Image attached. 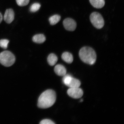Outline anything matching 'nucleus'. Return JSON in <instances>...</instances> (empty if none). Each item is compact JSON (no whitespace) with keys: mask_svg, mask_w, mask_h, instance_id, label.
<instances>
[{"mask_svg":"<svg viewBox=\"0 0 124 124\" xmlns=\"http://www.w3.org/2000/svg\"><path fill=\"white\" fill-rule=\"evenodd\" d=\"M61 19V17L58 15H55L50 17L49 21L50 24L52 25H54L60 21Z\"/></svg>","mask_w":124,"mask_h":124,"instance_id":"nucleus-14","label":"nucleus"},{"mask_svg":"<svg viewBox=\"0 0 124 124\" xmlns=\"http://www.w3.org/2000/svg\"><path fill=\"white\" fill-rule=\"evenodd\" d=\"M15 13L12 9H7L5 13L4 19L6 23L8 24L11 23L14 19Z\"/></svg>","mask_w":124,"mask_h":124,"instance_id":"nucleus-8","label":"nucleus"},{"mask_svg":"<svg viewBox=\"0 0 124 124\" xmlns=\"http://www.w3.org/2000/svg\"><path fill=\"white\" fill-rule=\"evenodd\" d=\"M40 124H54L55 123L52 120L49 119H45L40 122Z\"/></svg>","mask_w":124,"mask_h":124,"instance_id":"nucleus-18","label":"nucleus"},{"mask_svg":"<svg viewBox=\"0 0 124 124\" xmlns=\"http://www.w3.org/2000/svg\"><path fill=\"white\" fill-rule=\"evenodd\" d=\"M89 1L93 7L98 9L102 8L105 4L104 0H89Z\"/></svg>","mask_w":124,"mask_h":124,"instance_id":"nucleus-10","label":"nucleus"},{"mask_svg":"<svg viewBox=\"0 0 124 124\" xmlns=\"http://www.w3.org/2000/svg\"><path fill=\"white\" fill-rule=\"evenodd\" d=\"M3 17L1 13H0V23H1L2 21Z\"/></svg>","mask_w":124,"mask_h":124,"instance_id":"nucleus-19","label":"nucleus"},{"mask_svg":"<svg viewBox=\"0 0 124 124\" xmlns=\"http://www.w3.org/2000/svg\"><path fill=\"white\" fill-rule=\"evenodd\" d=\"M9 41L7 39H1L0 40V46L4 49H6L8 47Z\"/></svg>","mask_w":124,"mask_h":124,"instance_id":"nucleus-17","label":"nucleus"},{"mask_svg":"<svg viewBox=\"0 0 124 124\" xmlns=\"http://www.w3.org/2000/svg\"><path fill=\"white\" fill-rule=\"evenodd\" d=\"M63 24L65 28L68 31H74L76 28L77 23L72 18H66L63 21Z\"/></svg>","mask_w":124,"mask_h":124,"instance_id":"nucleus-7","label":"nucleus"},{"mask_svg":"<svg viewBox=\"0 0 124 124\" xmlns=\"http://www.w3.org/2000/svg\"><path fill=\"white\" fill-rule=\"evenodd\" d=\"M79 55L82 61L87 64H93L96 60L95 51L92 48L88 46L82 47L79 52Z\"/></svg>","mask_w":124,"mask_h":124,"instance_id":"nucleus-2","label":"nucleus"},{"mask_svg":"<svg viewBox=\"0 0 124 124\" xmlns=\"http://www.w3.org/2000/svg\"><path fill=\"white\" fill-rule=\"evenodd\" d=\"M46 40L45 37L42 34L35 35L32 38V40L34 42L36 43H43Z\"/></svg>","mask_w":124,"mask_h":124,"instance_id":"nucleus-12","label":"nucleus"},{"mask_svg":"<svg viewBox=\"0 0 124 124\" xmlns=\"http://www.w3.org/2000/svg\"><path fill=\"white\" fill-rule=\"evenodd\" d=\"M56 94L54 91L47 90L41 94L39 98L38 105L39 108H46L50 107L55 103Z\"/></svg>","mask_w":124,"mask_h":124,"instance_id":"nucleus-1","label":"nucleus"},{"mask_svg":"<svg viewBox=\"0 0 124 124\" xmlns=\"http://www.w3.org/2000/svg\"><path fill=\"white\" fill-rule=\"evenodd\" d=\"M62 58L63 61L68 63H71L73 60V56L70 53L65 52L62 54Z\"/></svg>","mask_w":124,"mask_h":124,"instance_id":"nucleus-11","label":"nucleus"},{"mask_svg":"<svg viewBox=\"0 0 124 124\" xmlns=\"http://www.w3.org/2000/svg\"><path fill=\"white\" fill-rule=\"evenodd\" d=\"M62 81L63 83L70 88L79 87L81 85L79 80L74 78L69 74L63 76Z\"/></svg>","mask_w":124,"mask_h":124,"instance_id":"nucleus-5","label":"nucleus"},{"mask_svg":"<svg viewBox=\"0 0 124 124\" xmlns=\"http://www.w3.org/2000/svg\"><path fill=\"white\" fill-rule=\"evenodd\" d=\"M67 92L70 97L74 99L80 98L83 94V91L79 87L70 88Z\"/></svg>","mask_w":124,"mask_h":124,"instance_id":"nucleus-6","label":"nucleus"},{"mask_svg":"<svg viewBox=\"0 0 124 124\" xmlns=\"http://www.w3.org/2000/svg\"><path fill=\"white\" fill-rule=\"evenodd\" d=\"M15 59L14 55L10 51H4L0 53V63L5 66H12L15 63Z\"/></svg>","mask_w":124,"mask_h":124,"instance_id":"nucleus-3","label":"nucleus"},{"mask_svg":"<svg viewBox=\"0 0 124 124\" xmlns=\"http://www.w3.org/2000/svg\"><path fill=\"white\" fill-rule=\"evenodd\" d=\"M54 72L57 75L60 76H64L66 74V70L64 66L61 64H58L54 68Z\"/></svg>","mask_w":124,"mask_h":124,"instance_id":"nucleus-9","label":"nucleus"},{"mask_svg":"<svg viewBox=\"0 0 124 124\" xmlns=\"http://www.w3.org/2000/svg\"><path fill=\"white\" fill-rule=\"evenodd\" d=\"M41 6V5L39 3H34L31 6L30 11L32 12H36L39 10Z\"/></svg>","mask_w":124,"mask_h":124,"instance_id":"nucleus-15","label":"nucleus"},{"mask_svg":"<svg viewBox=\"0 0 124 124\" xmlns=\"http://www.w3.org/2000/svg\"><path fill=\"white\" fill-rule=\"evenodd\" d=\"M17 4L20 7L27 6L29 3V0H16Z\"/></svg>","mask_w":124,"mask_h":124,"instance_id":"nucleus-16","label":"nucleus"},{"mask_svg":"<svg viewBox=\"0 0 124 124\" xmlns=\"http://www.w3.org/2000/svg\"><path fill=\"white\" fill-rule=\"evenodd\" d=\"M58 60V57L54 54H49L47 59L48 63L51 66L54 65L56 63Z\"/></svg>","mask_w":124,"mask_h":124,"instance_id":"nucleus-13","label":"nucleus"},{"mask_svg":"<svg viewBox=\"0 0 124 124\" xmlns=\"http://www.w3.org/2000/svg\"><path fill=\"white\" fill-rule=\"evenodd\" d=\"M90 18L93 26L97 29H101L104 26V20L101 15L98 12H93L90 16Z\"/></svg>","mask_w":124,"mask_h":124,"instance_id":"nucleus-4","label":"nucleus"}]
</instances>
